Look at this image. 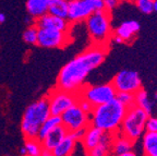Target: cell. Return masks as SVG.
Listing matches in <instances>:
<instances>
[{"instance_id":"83f0119b","label":"cell","mask_w":157,"mask_h":156,"mask_svg":"<svg viewBox=\"0 0 157 156\" xmlns=\"http://www.w3.org/2000/svg\"><path fill=\"white\" fill-rule=\"evenodd\" d=\"M146 131L157 132V116H148L146 121Z\"/></svg>"},{"instance_id":"ffe728a7","label":"cell","mask_w":157,"mask_h":156,"mask_svg":"<svg viewBox=\"0 0 157 156\" xmlns=\"http://www.w3.org/2000/svg\"><path fill=\"white\" fill-rule=\"evenodd\" d=\"M142 154L146 156H157V132L145 131L141 138Z\"/></svg>"},{"instance_id":"d4e9b609","label":"cell","mask_w":157,"mask_h":156,"mask_svg":"<svg viewBox=\"0 0 157 156\" xmlns=\"http://www.w3.org/2000/svg\"><path fill=\"white\" fill-rule=\"evenodd\" d=\"M38 26L34 23L26 27L23 32V41L29 45H37V39H38Z\"/></svg>"},{"instance_id":"ba28073f","label":"cell","mask_w":157,"mask_h":156,"mask_svg":"<svg viewBox=\"0 0 157 156\" xmlns=\"http://www.w3.org/2000/svg\"><path fill=\"white\" fill-rule=\"evenodd\" d=\"M46 96L48 99L50 114L57 116H61L69 107H71L78 100V93L61 90L57 86L49 91Z\"/></svg>"},{"instance_id":"6da1fadb","label":"cell","mask_w":157,"mask_h":156,"mask_svg":"<svg viewBox=\"0 0 157 156\" xmlns=\"http://www.w3.org/2000/svg\"><path fill=\"white\" fill-rule=\"evenodd\" d=\"M108 51L109 46L92 44L60 69L56 86L69 92L78 93L85 85L90 73L105 61Z\"/></svg>"},{"instance_id":"30bf717a","label":"cell","mask_w":157,"mask_h":156,"mask_svg":"<svg viewBox=\"0 0 157 156\" xmlns=\"http://www.w3.org/2000/svg\"><path fill=\"white\" fill-rule=\"evenodd\" d=\"M62 124L69 132L74 130L87 128L91 124V116L85 112L78 105V103L69 107L61 115Z\"/></svg>"},{"instance_id":"d6a6232c","label":"cell","mask_w":157,"mask_h":156,"mask_svg":"<svg viewBox=\"0 0 157 156\" xmlns=\"http://www.w3.org/2000/svg\"><path fill=\"white\" fill-rule=\"evenodd\" d=\"M5 22H6V14L2 12H0V24H2Z\"/></svg>"},{"instance_id":"9c48e42d","label":"cell","mask_w":157,"mask_h":156,"mask_svg":"<svg viewBox=\"0 0 157 156\" xmlns=\"http://www.w3.org/2000/svg\"><path fill=\"white\" fill-rule=\"evenodd\" d=\"M72 43L70 31H60L52 29H39L37 46L43 48H64Z\"/></svg>"},{"instance_id":"cb8c5ba5","label":"cell","mask_w":157,"mask_h":156,"mask_svg":"<svg viewBox=\"0 0 157 156\" xmlns=\"http://www.w3.org/2000/svg\"><path fill=\"white\" fill-rule=\"evenodd\" d=\"M24 146L27 151V156H40L43 151V145L40 140L37 138L25 139Z\"/></svg>"},{"instance_id":"8fae6325","label":"cell","mask_w":157,"mask_h":156,"mask_svg":"<svg viewBox=\"0 0 157 156\" xmlns=\"http://www.w3.org/2000/svg\"><path fill=\"white\" fill-rule=\"evenodd\" d=\"M111 84L117 92H130L135 94L140 88H142V80L139 72L130 69L119 71L111 80Z\"/></svg>"},{"instance_id":"5bb4252c","label":"cell","mask_w":157,"mask_h":156,"mask_svg":"<svg viewBox=\"0 0 157 156\" xmlns=\"http://www.w3.org/2000/svg\"><path fill=\"white\" fill-rule=\"evenodd\" d=\"M141 25L140 23L135 20H129L120 23L115 29H113V35L121 37L124 44H131L136 37L137 33L140 32Z\"/></svg>"},{"instance_id":"3957f363","label":"cell","mask_w":157,"mask_h":156,"mask_svg":"<svg viewBox=\"0 0 157 156\" xmlns=\"http://www.w3.org/2000/svg\"><path fill=\"white\" fill-rule=\"evenodd\" d=\"M50 115L47 96H43L29 104L24 110L21 120V131L24 139L37 138L40 126Z\"/></svg>"},{"instance_id":"4fadbf2b","label":"cell","mask_w":157,"mask_h":156,"mask_svg":"<svg viewBox=\"0 0 157 156\" xmlns=\"http://www.w3.org/2000/svg\"><path fill=\"white\" fill-rule=\"evenodd\" d=\"M35 24L38 26V29H60V31H70L72 23L68 19L57 17V15L45 13L40 18L35 20Z\"/></svg>"},{"instance_id":"277c9868","label":"cell","mask_w":157,"mask_h":156,"mask_svg":"<svg viewBox=\"0 0 157 156\" xmlns=\"http://www.w3.org/2000/svg\"><path fill=\"white\" fill-rule=\"evenodd\" d=\"M84 22L92 44L109 46L113 35V29L111 26V12L106 9L98 10L92 13Z\"/></svg>"},{"instance_id":"9a60e30c","label":"cell","mask_w":157,"mask_h":156,"mask_svg":"<svg viewBox=\"0 0 157 156\" xmlns=\"http://www.w3.org/2000/svg\"><path fill=\"white\" fill-rule=\"evenodd\" d=\"M104 132H105L104 130L95 127L93 124H90V126L86 128L84 137L82 138V140L80 141V144L83 146L84 151H86L85 152L86 154H87L88 151H91L92 149H94V147L101 142Z\"/></svg>"},{"instance_id":"44dd1931","label":"cell","mask_w":157,"mask_h":156,"mask_svg":"<svg viewBox=\"0 0 157 156\" xmlns=\"http://www.w3.org/2000/svg\"><path fill=\"white\" fill-rule=\"evenodd\" d=\"M135 97V105L142 108L143 110L148 114V115H153L155 108V103L150 98V95L145 88H140L136 93L134 94Z\"/></svg>"},{"instance_id":"52a82bcc","label":"cell","mask_w":157,"mask_h":156,"mask_svg":"<svg viewBox=\"0 0 157 156\" xmlns=\"http://www.w3.org/2000/svg\"><path fill=\"white\" fill-rule=\"evenodd\" d=\"M105 9L104 0H69L68 20L73 23L84 22L92 13Z\"/></svg>"},{"instance_id":"d590c367","label":"cell","mask_w":157,"mask_h":156,"mask_svg":"<svg viewBox=\"0 0 157 156\" xmlns=\"http://www.w3.org/2000/svg\"><path fill=\"white\" fill-rule=\"evenodd\" d=\"M128 1H131V2H133V1H134V0H128Z\"/></svg>"},{"instance_id":"4dcf8cb0","label":"cell","mask_w":157,"mask_h":156,"mask_svg":"<svg viewBox=\"0 0 157 156\" xmlns=\"http://www.w3.org/2000/svg\"><path fill=\"white\" fill-rule=\"evenodd\" d=\"M85 130L86 128H81V129H78V130H74V131H71L70 133L73 135V138L76 140V141H81L82 138L84 137V133H85Z\"/></svg>"},{"instance_id":"1f68e13d","label":"cell","mask_w":157,"mask_h":156,"mask_svg":"<svg viewBox=\"0 0 157 156\" xmlns=\"http://www.w3.org/2000/svg\"><path fill=\"white\" fill-rule=\"evenodd\" d=\"M19 154H20V155H23V156H26L27 155V151H26V149H25L24 145H23L22 147H20Z\"/></svg>"},{"instance_id":"603a6c76","label":"cell","mask_w":157,"mask_h":156,"mask_svg":"<svg viewBox=\"0 0 157 156\" xmlns=\"http://www.w3.org/2000/svg\"><path fill=\"white\" fill-rule=\"evenodd\" d=\"M62 124L61 116H57V115H50L46 120L44 121V123L40 126L38 131V135H37V139L42 140L43 138L46 135L48 132H50L52 129L57 127V126H60Z\"/></svg>"},{"instance_id":"484cf974","label":"cell","mask_w":157,"mask_h":156,"mask_svg":"<svg viewBox=\"0 0 157 156\" xmlns=\"http://www.w3.org/2000/svg\"><path fill=\"white\" fill-rule=\"evenodd\" d=\"M133 3L143 14H151L154 12V0H134Z\"/></svg>"},{"instance_id":"4316f807","label":"cell","mask_w":157,"mask_h":156,"mask_svg":"<svg viewBox=\"0 0 157 156\" xmlns=\"http://www.w3.org/2000/svg\"><path fill=\"white\" fill-rule=\"evenodd\" d=\"M117 98L121 104L125 106V107H131V106L135 105V97H134V93L130 92H117Z\"/></svg>"},{"instance_id":"d6986e66","label":"cell","mask_w":157,"mask_h":156,"mask_svg":"<svg viewBox=\"0 0 157 156\" xmlns=\"http://www.w3.org/2000/svg\"><path fill=\"white\" fill-rule=\"evenodd\" d=\"M52 0H26V11L32 20H37L48 12Z\"/></svg>"},{"instance_id":"e0dca14e","label":"cell","mask_w":157,"mask_h":156,"mask_svg":"<svg viewBox=\"0 0 157 156\" xmlns=\"http://www.w3.org/2000/svg\"><path fill=\"white\" fill-rule=\"evenodd\" d=\"M116 133L113 132H107L105 131L103 134L101 142L96 145L94 149L87 152V155L91 156H107L111 155V146H113V142L115 139Z\"/></svg>"},{"instance_id":"f546056e","label":"cell","mask_w":157,"mask_h":156,"mask_svg":"<svg viewBox=\"0 0 157 156\" xmlns=\"http://www.w3.org/2000/svg\"><path fill=\"white\" fill-rule=\"evenodd\" d=\"M78 104L80 105V107L82 108V109L84 110L85 112H87V114H90L91 115V112L92 110H93L94 106L92 105L91 103L87 102L86 99H84V98H81V97H78Z\"/></svg>"},{"instance_id":"2e32d148","label":"cell","mask_w":157,"mask_h":156,"mask_svg":"<svg viewBox=\"0 0 157 156\" xmlns=\"http://www.w3.org/2000/svg\"><path fill=\"white\" fill-rule=\"evenodd\" d=\"M68 130L66 129L63 124H60V126H57L55 129H52L50 132L45 135L40 142H42V145L44 149L48 150V151L52 152L54 149L59 144V142L61 141L67 134H68Z\"/></svg>"},{"instance_id":"8992f818","label":"cell","mask_w":157,"mask_h":156,"mask_svg":"<svg viewBox=\"0 0 157 156\" xmlns=\"http://www.w3.org/2000/svg\"><path fill=\"white\" fill-rule=\"evenodd\" d=\"M78 97L84 98L87 102H90L95 107V106H99L116 98L117 90L113 88L111 82L105 83V84H97V85L85 84L78 91Z\"/></svg>"},{"instance_id":"f1b7e54d","label":"cell","mask_w":157,"mask_h":156,"mask_svg":"<svg viewBox=\"0 0 157 156\" xmlns=\"http://www.w3.org/2000/svg\"><path fill=\"white\" fill-rule=\"evenodd\" d=\"M122 2V0H104V7L107 11L111 12L118 6Z\"/></svg>"},{"instance_id":"7402d4cb","label":"cell","mask_w":157,"mask_h":156,"mask_svg":"<svg viewBox=\"0 0 157 156\" xmlns=\"http://www.w3.org/2000/svg\"><path fill=\"white\" fill-rule=\"evenodd\" d=\"M69 0H52L49 5L48 13L57 17L68 19Z\"/></svg>"},{"instance_id":"7a4b0ae2","label":"cell","mask_w":157,"mask_h":156,"mask_svg":"<svg viewBox=\"0 0 157 156\" xmlns=\"http://www.w3.org/2000/svg\"><path fill=\"white\" fill-rule=\"evenodd\" d=\"M128 107L117 98L95 106L91 112V124L107 132H119L122 120L127 114Z\"/></svg>"},{"instance_id":"7c38bea8","label":"cell","mask_w":157,"mask_h":156,"mask_svg":"<svg viewBox=\"0 0 157 156\" xmlns=\"http://www.w3.org/2000/svg\"><path fill=\"white\" fill-rule=\"evenodd\" d=\"M135 143L125 135L117 132L111 146V155L116 156H135L136 152L134 150Z\"/></svg>"},{"instance_id":"ac0fdd59","label":"cell","mask_w":157,"mask_h":156,"mask_svg":"<svg viewBox=\"0 0 157 156\" xmlns=\"http://www.w3.org/2000/svg\"><path fill=\"white\" fill-rule=\"evenodd\" d=\"M80 143L73 138L70 132H68L66 137L59 142V144L52 151V156H70L73 155L75 147Z\"/></svg>"},{"instance_id":"5b68a950","label":"cell","mask_w":157,"mask_h":156,"mask_svg":"<svg viewBox=\"0 0 157 156\" xmlns=\"http://www.w3.org/2000/svg\"><path fill=\"white\" fill-rule=\"evenodd\" d=\"M148 116L150 115L139 106H131L128 108L119 132L132 141L137 142L146 131V121Z\"/></svg>"},{"instance_id":"836d02e7","label":"cell","mask_w":157,"mask_h":156,"mask_svg":"<svg viewBox=\"0 0 157 156\" xmlns=\"http://www.w3.org/2000/svg\"><path fill=\"white\" fill-rule=\"evenodd\" d=\"M154 12H157V0H154Z\"/></svg>"},{"instance_id":"e575fe53","label":"cell","mask_w":157,"mask_h":156,"mask_svg":"<svg viewBox=\"0 0 157 156\" xmlns=\"http://www.w3.org/2000/svg\"><path fill=\"white\" fill-rule=\"evenodd\" d=\"M154 98H155V104H156V108H157V93L155 94V96H154ZM156 111H157V109H156Z\"/></svg>"}]
</instances>
